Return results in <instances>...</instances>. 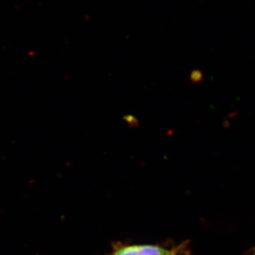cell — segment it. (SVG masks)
Here are the masks:
<instances>
[{
    "label": "cell",
    "mask_w": 255,
    "mask_h": 255,
    "mask_svg": "<svg viewBox=\"0 0 255 255\" xmlns=\"http://www.w3.org/2000/svg\"><path fill=\"white\" fill-rule=\"evenodd\" d=\"M106 255H191L189 243L184 241L175 246L164 245H129L122 242L112 244Z\"/></svg>",
    "instance_id": "1"
},
{
    "label": "cell",
    "mask_w": 255,
    "mask_h": 255,
    "mask_svg": "<svg viewBox=\"0 0 255 255\" xmlns=\"http://www.w3.org/2000/svg\"><path fill=\"white\" fill-rule=\"evenodd\" d=\"M124 119L131 128L136 127L139 125L138 120L134 116L130 115V114L125 116L124 117Z\"/></svg>",
    "instance_id": "2"
},
{
    "label": "cell",
    "mask_w": 255,
    "mask_h": 255,
    "mask_svg": "<svg viewBox=\"0 0 255 255\" xmlns=\"http://www.w3.org/2000/svg\"><path fill=\"white\" fill-rule=\"evenodd\" d=\"M201 78H202V73L199 70H194V71L191 73L190 80L194 83L199 82L201 80Z\"/></svg>",
    "instance_id": "3"
}]
</instances>
